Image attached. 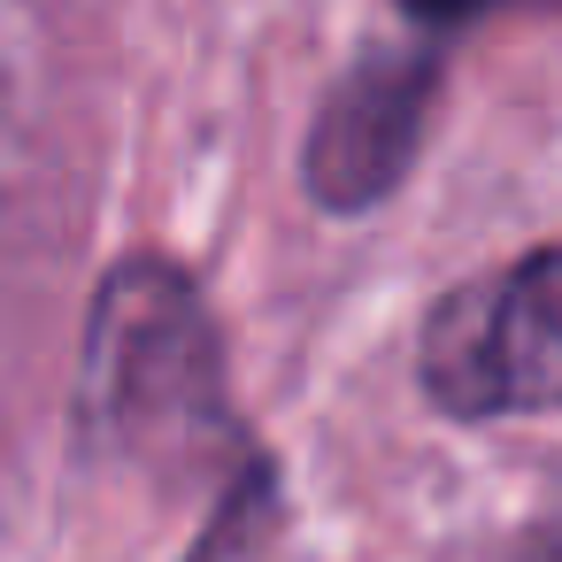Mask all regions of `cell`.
<instances>
[{
	"label": "cell",
	"mask_w": 562,
	"mask_h": 562,
	"mask_svg": "<svg viewBox=\"0 0 562 562\" xmlns=\"http://www.w3.org/2000/svg\"><path fill=\"white\" fill-rule=\"evenodd\" d=\"M424 370L462 416L562 408V255H531L485 285H462L431 316Z\"/></svg>",
	"instance_id": "1"
},
{
	"label": "cell",
	"mask_w": 562,
	"mask_h": 562,
	"mask_svg": "<svg viewBox=\"0 0 562 562\" xmlns=\"http://www.w3.org/2000/svg\"><path fill=\"white\" fill-rule=\"evenodd\" d=\"M424 101H431V63H424V55L362 63V70L324 101V116H316V139H308V186H316L331 209L378 201V193L408 170Z\"/></svg>",
	"instance_id": "2"
},
{
	"label": "cell",
	"mask_w": 562,
	"mask_h": 562,
	"mask_svg": "<svg viewBox=\"0 0 562 562\" xmlns=\"http://www.w3.org/2000/svg\"><path fill=\"white\" fill-rule=\"evenodd\" d=\"M408 9H416V16H470L477 0H408Z\"/></svg>",
	"instance_id": "3"
}]
</instances>
